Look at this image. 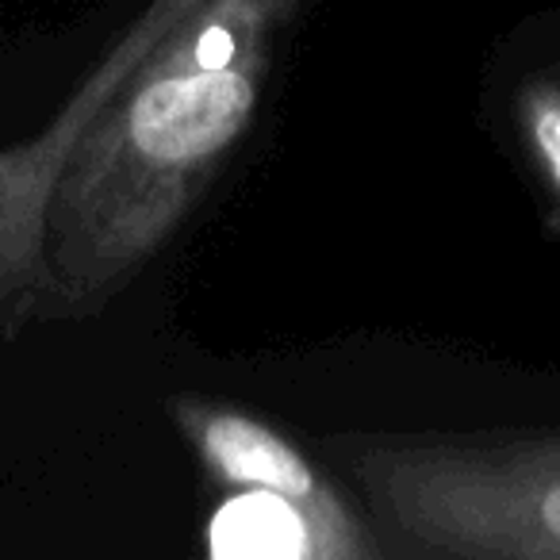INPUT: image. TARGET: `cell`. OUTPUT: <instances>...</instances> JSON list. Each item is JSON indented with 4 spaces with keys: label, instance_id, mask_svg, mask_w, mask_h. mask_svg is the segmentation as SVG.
Here are the masks:
<instances>
[{
    "label": "cell",
    "instance_id": "6da1fadb",
    "mask_svg": "<svg viewBox=\"0 0 560 560\" xmlns=\"http://www.w3.org/2000/svg\"><path fill=\"white\" fill-rule=\"evenodd\" d=\"M304 0H192L81 139L58 208L66 292H104L188 219L261 108Z\"/></svg>",
    "mask_w": 560,
    "mask_h": 560
},
{
    "label": "cell",
    "instance_id": "7a4b0ae2",
    "mask_svg": "<svg viewBox=\"0 0 560 560\" xmlns=\"http://www.w3.org/2000/svg\"><path fill=\"white\" fill-rule=\"evenodd\" d=\"M384 552L560 560V434H330Z\"/></svg>",
    "mask_w": 560,
    "mask_h": 560
},
{
    "label": "cell",
    "instance_id": "3957f363",
    "mask_svg": "<svg viewBox=\"0 0 560 560\" xmlns=\"http://www.w3.org/2000/svg\"><path fill=\"white\" fill-rule=\"evenodd\" d=\"M173 419L215 483L289 503L312 529L315 560H365L384 552L330 476L265 419L200 396L173 399Z\"/></svg>",
    "mask_w": 560,
    "mask_h": 560
},
{
    "label": "cell",
    "instance_id": "277c9868",
    "mask_svg": "<svg viewBox=\"0 0 560 560\" xmlns=\"http://www.w3.org/2000/svg\"><path fill=\"white\" fill-rule=\"evenodd\" d=\"M514 116H518V135L529 158L560 200V73H534L522 81L514 96Z\"/></svg>",
    "mask_w": 560,
    "mask_h": 560
},
{
    "label": "cell",
    "instance_id": "5b68a950",
    "mask_svg": "<svg viewBox=\"0 0 560 560\" xmlns=\"http://www.w3.org/2000/svg\"><path fill=\"white\" fill-rule=\"evenodd\" d=\"M557 73H560V66H557Z\"/></svg>",
    "mask_w": 560,
    "mask_h": 560
}]
</instances>
